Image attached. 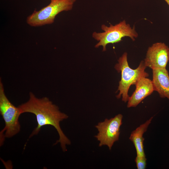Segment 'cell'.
I'll use <instances>...</instances> for the list:
<instances>
[{
  "label": "cell",
  "mask_w": 169,
  "mask_h": 169,
  "mask_svg": "<svg viewBox=\"0 0 169 169\" xmlns=\"http://www.w3.org/2000/svg\"><path fill=\"white\" fill-rule=\"evenodd\" d=\"M0 113L5 123L1 131L0 146L5 138H10L18 134L20 131L19 117L22 114L19 108L15 106L5 95L1 79H0Z\"/></svg>",
  "instance_id": "cell-4"
},
{
  "label": "cell",
  "mask_w": 169,
  "mask_h": 169,
  "mask_svg": "<svg viewBox=\"0 0 169 169\" xmlns=\"http://www.w3.org/2000/svg\"><path fill=\"white\" fill-rule=\"evenodd\" d=\"M135 85L136 90L127 101L128 108L136 107L154 91L152 80L147 77L141 78Z\"/></svg>",
  "instance_id": "cell-8"
},
{
  "label": "cell",
  "mask_w": 169,
  "mask_h": 169,
  "mask_svg": "<svg viewBox=\"0 0 169 169\" xmlns=\"http://www.w3.org/2000/svg\"><path fill=\"white\" fill-rule=\"evenodd\" d=\"M118 63L115 66L118 72H120L121 78L117 91H119L116 96L117 98L122 97V100L125 102L128 101L129 96L128 90L131 86L135 84L141 78L147 77L149 74L145 71L146 67L144 61H141L138 66L135 69L131 68L127 60V54L124 53L118 60Z\"/></svg>",
  "instance_id": "cell-2"
},
{
  "label": "cell",
  "mask_w": 169,
  "mask_h": 169,
  "mask_svg": "<svg viewBox=\"0 0 169 169\" xmlns=\"http://www.w3.org/2000/svg\"><path fill=\"white\" fill-rule=\"evenodd\" d=\"M101 29L103 32H94L92 36L98 41L95 47L98 48L102 46L103 51L106 50L107 45L119 43L122 40L123 38L128 37L134 41L138 37L135 27H132L130 24L126 23L125 20L115 25L110 24L109 26L102 24Z\"/></svg>",
  "instance_id": "cell-3"
},
{
  "label": "cell",
  "mask_w": 169,
  "mask_h": 169,
  "mask_svg": "<svg viewBox=\"0 0 169 169\" xmlns=\"http://www.w3.org/2000/svg\"><path fill=\"white\" fill-rule=\"evenodd\" d=\"M146 159L145 156L137 155L135 159V162L138 169H145L146 166Z\"/></svg>",
  "instance_id": "cell-11"
},
{
  "label": "cell",
  "mask_w": 169,
  "mask_h": 169,
  "mask_svg": "<svg viewBox=\"0 0 169 169\" xmlns=\"http://www.w3.org/2000/svg\"><path fill=\"white\" fill-rule=\"evenodd\" d=\"M123 115L119 114L109 119H105L95 126L98 132L95 137L99 141V146H107L110 150L114 142L118 141Z\"/></svg>",
  "instance_id": "cell-6"
},
{
  "label": "cell",
  "mask_w": 169,
  "mask_h": 169,
  "mask_svg": "<svg viewBox=\"0 0 169 169\" xmlns=\"http://www.w3.org/2000/svg\"><path fill=\"white\" fill-rule=\"evenodd\" d=\"M169 6V0H164Z\"/></svg>",
  "instance_id": "cell-12"
},
{
  "label": "cell",
  "mask_w": 169,
  "mask_h": 169,
  "mask_svg": "<svg viewBox=\"0 0 169 169\" xmlns=\"http://www.w3.org/2000/svg\"><path fill=\"white\" fill-rule=\"evenodd\" d=\"M169 61V48L164 43L157 42L149 47L144 60L151 69L166 68Z\"/></svg>",
  "instance_id": "cell-7"
},
{
  "label": "cell",
  "mask_w": 169,
  "mask_h": 169,
  "mask_svg": "<svg viewBox=\"0 0 169 169\" xmlns=\"http://www.w3.org/2000/svg\"><path fill=\"white\" fill-rule=\"evenodd\" d=\"M76 0H54L38 11H34L27 19V23L32 27L51 24L56 16L63 11L71 10Z\"/></svg>",
  "instance_id": "cell-5"
},
{
  "label": "cell",
  "mask_w": 169,
  "mask_h": 169,
  "mask_svg": "<svg viewBox=\"0 0 169 169\" xmlns=\"http://www.w3.org/2000/svg\"><path fill=\"white\" fill-rule=\"evenodd\" d=\"M21 113H30L34 114L37 122V126L31 133L29 138L38 134L41 128L45 125H51L57 131L59 139L54 145L59 143L62 150H67L66 145L71 141L64 134L60 126V123L67 119L68 115L61 112L59 107L47 97L38 98L32 92L29 93V100L18 106Z\"/></svg>",
  "instance_id": "cell-1"
},
{
  "label": "cell",
  "mask_w": 169,
  "mask_h": 169,
  "mask_svg": "<svg viewBox=\"0 0 169 169\" xmlns=\"http://www.w3.org/2000/svg\"><path fill=\"white\" fill-rule=\"evenodd\" d=\"M152 80L154 91H157L160 97L167 98L169 100V74L166 68L152 69Z\"/></svg>",
  "instance_id": "cell-9"
},
{
  "label": "cell",
  "mask_w": 169,
  "mask_h": 169,
  "mask_svg": "<svg viewBox=\"0 0 169 169\" xmlns=\"http://www.w3.org/2000/svg\"><path fill=\"white\" fill-rule=\"evenodd\" d=\"M51 1H53V0H50Z\"/></svg>",
  "instance_id": "cell-13"
},
{
  "label": "cell",
  "mask_w": 169,
  "mask_h": 169,
  "mask_svg": "<svg viewBox=\"0 0 169 169\" xmlns=\"http://www.w3.org/2000/svg\"><path fill=\"white\" fill-rule=\"evenodd\" d=\"M153 118V117H151L131 133L129 139L133 143L137 155L145 156L143 146L144 138L143 136L144 133L147 131Z\"/></svg>",
  "instance_id": "cell-10"
}]
</instances>
